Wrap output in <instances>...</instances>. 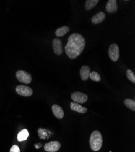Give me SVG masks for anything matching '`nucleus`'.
Segmentation results:
<instances>
[{"label":"nucleus","mask_w":135,"mask_h":152,"mask_svg":"<svg viewBox=\"0 0 135 152\" xmlns=\"http://www.w3.org/2000/svg\"><path fill=\"white\" fill-rule=\"evenodd\" d=\"M85 46V39L79 34H71L65 47V52L71 59H75L83 51Z\"/></svg>","instance_id":"1"},{"label":"nucleus","mask_w":135,"mask_h":152,"mask_svg":"<svg viewBox=\"0 0 135 152\" xmlns=\"http://www.w3.org/2000/svg\"><path fill=\"white\" fill-rule=\"evenodd\" d=\"M103 136L100 132L95 130L90 135L89 143L92 150L97 151L100 150L103 145Z\"/></svg>","instance_id":"2"},{"label":"nucleus","mask_w":135,"mask_h":152,"mask_svg":"<svg viewBox=\"0 0 135 152\" xmlns=\"http://www.w3.org/2000/svg\"><path fill=\"white\" fill-rule=\"evenodd\" d=\"M16 77L19 82L25 84H29L32 80V75L23 70H19L16 72Z\"/></svg>","instance_id":"3"},{"label":"nucleus","mask_w":135,"mask_h":152,"mask_svg":"<svg viewBox=\"0 0 135 152\" xmlns=\"http://www.w3.org/2000/svg\"><path fill=\"white\" fill-rule=\"evenodd\" d=\"M108 55L112 61H117L119 58V49L117 44L113 43L110 46L108 49Z\"/></svg>","instance_id":"4"},{"label":"nucleus","mask_w":135,"mask_h":152,"mask_svg":"<svg viewBox=\"0 0 135 152\" xmlns=\"http://www.w3.org/2000/svg\"><path fill=\"white\" fill-rule=\"evenodd\" d=\"M71 97L73 101L78 104H84L88 100V96L87 94L79 91L73 93Z\"/></svg>","instance_id":"5"},{"label":"nucleus","mask_w":135,"mask_h":152,"mask_svg":"<svg viewBox=\"0 0 135 152\" xmlns=\"http://www.w3.org/2000/svg\"><path fill=\"white\" fill-rule=\"evenodd\" d=\"M16 92L20 96L24 97L31 96L33 94L32 88L25 85H18L16 88Z\"/></svg>","instance_id":"6"},{"label":"nucleus","mask_w":135,"mask_h":152,"mask_svg":"<svg viewBox=\"0 0 135 152\" xmlns=\"http://www.w3.org/2000/svg\"><path fill=\"white\" fill-rule=\"evenodd\" d=\"M52 46L55 54L61 56L63 53V47L61 40L58 38L54 39L52 41Z\"/></svg>","instance_id":"7"},{"label":"nucleus","mask_w":135,"mask_h":152,"mask_svg":"<svg viewBox=\"0 0 135 152\" xmlns=\"http://www.w3.org/2000/svg\"><path fill=\"white\" fill-rule=\"evenodd\" d=\"M44 148L48 152H56L61 148V144L58 141H52L46 143Z\"/></svg>","instance_id":"8"},{"label":"nucleus","mask_w":135,"mask_h":152,"mask_svg":"<svg viewBox=\"0 0 135 152\" xmlns=\"http://www.w3.org/2000/svg\"><path fill=\"white\" fill-rule=\"evenodd\" d=\"M118 7L116 0H109L106 4V10L108 13H115L118 10Z\"/></svg>","instance_id":"9"},{"label":"nucleus","mask_w":135,"mask_h":152,"mask_svg":"<svg viewBox=\"0 0 135 152\" xmlns=\"http://www.w3.org/2000/svg\"><path fill=\"white\" fill-rule=\"evenodd\" d=\"M52 112L53 113L54 116L56 118H58L59 119H61L64 118V111H63V108H61L60 106H59L56 104H55L52 106Z\"/></svg>","instance_id":"10"},{"label":"nucleus","mask_w":135,"mask_h":152,"mask_svg":"<svg viewBox=\"0 0 135 152\" xmlns=\"http://www.w3.org/2000/svg\"><path fill=\"white\" fill-rule=\"evenodd\" d=\"M105 19V14L103 12H100L95 14L92 18V22L94 24H97L102 23Z\"/></svg>","instance_id":"11"},{"label":"nucleus","mask_w":135,"mask_h":152,"mask_svg":"<svg viewBox=\"0 0 135 152\" xmlns=\"http://www.w3.org/2000/svg\"><path fill=\"white\" fill-rule=\"evenodd\" d=\"M90 73V68L88 66H83L80 69V75L82 80L85 81L88 80L89 77V74Z\"/></svg>","instance_id":"12"},{"label":"nucleus","mask_w":135,"mask_h":152,"mask_svg":"<svg viewBox=\"0 0 135 152\" xmlns=\"http://www.w3.org/2000/svg\"><path fill=\"white\" fill-rule=\"evenodd\" d=\"M70 108L72 110L77 111L79 113H85L87 111V109L86 108L84 107H82L80 104L76 103V102H71L70 103Z\"/></svg>","instance_id":"13"},{"label":"nucleus","mask_w":135,"mask_h":152,"mask_svg":"<svg viewBox=\"0 0 135 152\" xmlns=\"http://www.w3.org/2000/svg\"><path fill=\"white\" fill-rule=\"evenodd\" d=\"M29 136V133L27 129H23L19 132L17 136V139L19 142L26 140Z\"/></svg>","instance_id":"14"},{"label":"nucleus","mask_w":135,"mask_h":152,"mask_svg":"<svg viewBox=\"0 0 135 152\" xmlns=\"http://www.w3.org/2000/svg\"><path fill=\"white\" fill-rule=\"evenodd\" d=\"M69 31H70V28H69V26H64L63 27L59 28L58 29H57L56 30L55 35L58 37H63V36L65 35L66 34H67L69 32Z\"/></svg>","instance_id":"15"},{"label":"nucleus","mask_w":135,"mask_h":152,"mask_svg":"<svg viewBox=\"0 0 135 152\" xmlns=\"http://www.w3.org/2000/svg\"><path fill=\"white\" fill-rule=\"evenodd\" d=\"M98 2H100L99 0H87L85 1V8L87 10H89L95 7Z\"/></svg>","instance_id":"16"},{"label":"nucleus","mask_w":135,"mask_h":152,"mask_svg":"<svg viewBox=\"0 0 135 152\" xmlns=\"http://www.w3.org/2000/svg\"><path fill=\"white\" fill-rule=\"evenodd\" d=\"M124 104L129 109L133 111H135V101L134 100L127 99L124 100Z\"/></svg>","instance_id":"17"},{"label":"nucleus","mask_w":135,"mask_h":152,"mask_svg":"<svg viewBox=\"0 0 135 152\" xmlns=\"http://www.w3.org/2000/svg\"><path fill=\"white\" fill-rule=\"evenodd\" d=\"M89 77L90 78V79L92 80L95 81V82H100L101 80L100 75L96 71L90 72V73L89 74Z\"/></svg>","instance_id":"18"},{"label":"nucleus","mask_w":135,"mask_h":152,"mask_svg":"<svg viewBox=\"0 0 135 152\" xmlns=\"http://www.w3.org/2000/svg\"><path fill=\"white\" fill-rule=\"evenodd\" d=\"M127 77L130 81L132 83H135V74L130 69L127 70Z\"/></svg>","instance_id":"19"},{"label":"nucleus","mask_w":135,"mask_h":152,"mask_svg":"<svg viewBox=\"0 0 135 152\" xmlns=\"http://www.w3.org/2000/svg\"><path fill=\"white\" fill-rule=\"evenodd\" d=\"M10 152H20V148L17 145H14L10 148Z\"/></svg>","instance_id":"20"}]
</instances>
